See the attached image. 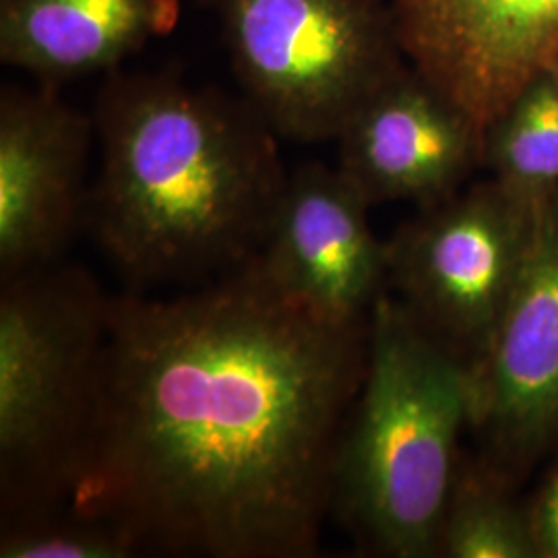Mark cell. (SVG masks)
<instances>
[{
  "instance_id": "15",
  "label": "cell",
  "mask_w": 558,
  "mask_h": 558,
  "mask_svg": "<svg viewBox=\"0 0 558 558\" xmlns=\"http://www.w3.org/2000/svg\"><path fill=\"white\" fill-rule=\"evenodd\" d=\"M141 555L137 542L112 521L75 505L2 523V558H129Z\"/></svg>"
},
{
  "instance_id": "7",
  "label": "cell",
  "mask_w": 558,
  "mask_h": 558,
  "mask_svg": "<svg viewBox=\"0 0 558 558\" xmlns=\"http://www.w3.org/2000/svg\"><path fill=\"white\" fill-rule=\"evenodd\" d=\"M405 60L478 124L558 54V0H385Z\"/></svg>"
},
{
  "instance_id": "12",
  "label": "cell",
  "mask_w": 558,
  "mask_h": 558,
  "mask_svg": "<svg viewBox=\"0 0 558 558\" xmlns=\"http://www.w3.org/2000/svg\"><path fill=\"white\" fill-rule=\"evenodd\" d=\"M179 23V0H0V59L48 85L114 71Z\"/></svg>"
},
{
  "instance_id": "17",
  "label": "cell",
  "mask_w": 558,
  "mask_h": 558,
  "mask_svg": "<svg viewBox=\"0 0 558 558\" xmlns=\"http://www.w3.org/2000/svg\"><path fill=\"white\" fill-rule=\"evenodd\" d=\"M550 75H553V80L557 81L558 85V54L557 59H555V62H553V66H550V71H548Z\"/></svg>"
},
{
  "instance_id": "2",
  "label": "cell",
  "mask_w": 558,
  "mask_h": 558,
  "mask_svg": "<svg viewBox=\"0 0 558 558\" xmlns=\"http://www.w3.org/2000/svg\"><path fill=\"white\" fill-rule=\"evenodd\" d=\"M94 122L101 163L85 221L124 278H220L259 253L288 172L251 101L168 73H117Z\"/></svg>"
},
{
  "instance_id": "4",
  "label": "cell",
  "mask_w": 558,
  "mask_h": 558,
  "mask_svg": "<svg viewBox=\"0 0 558 558\" xmlns=\"http://www.w3.org/2000/svg\"><path fill=\"white\" fill-rule=\"evenodd\" d=\"M108 302L96 279L73 265L2 281V523L73 499L98 401Z\"/></svg>"
},
{
  "instance_id": "6",
  "label": "cell",
  "mask_w": 558,
  "mask_h": 558,
  "mask_svg": "<svg viewBox=\"0 0 558 558\" xmlns=\"http://www.w3.org/2000/svg\"><path fill=\"white\" fill-rule=\"evenodd\" d=\"M542 211L493 179L420 207L387 242L396 299L468 366L484 354L518 292Z\"/></svg>"
},
{
  "instance_id": "11",
  "label": "cell",
  "mask_w": 558,
  "mask_h": 558,
  "mask_svg": "<svg viewBox=\"0 0 558 558\" xmlns=\"http://www.w3.org/2000/svg\"><path fill=\"white\" fill-rule=\"evenodd\" d=\"M338 141V168L371 207H430L484 166L478 124L410 62L360 106Z\"/></svg>"
},
{
  "instance_id": "3",
  "label": "cell",
  "mask_w": 558,
  "mask_h": 558,
  "mask_svg": "<svg viewBox=\"0 0 558 558\" xmlns=\"http://www.w3.org/2000/svg\"><path fill=\"white\" fill-rule=\"evenodd\" d=\"M470 416V366L383 292L368 315L366 368L339 440L331 513L373 553L439 557Z\"/></svg>"
},
{
  "instance_id": "16",
  "label": "cell",
  "mask_w": 558,
  "mask_h": 558,
  "mask_svg": "<svg viewBox=\"0 0 558 558\" xmlns=\"http://www.w3.org/2000/svg\"><path fill=\"white\" fill-rule=\"evenodd\" d=\"M525 507L538 558H558V461Z\"/></svg>"
},
{
  "instance_id": "14",
  "label": "cell",
  "mask_w": 558,
  "mask_h": 558,
  "mask_svg": "<svg viewBox=\"0 0 558 558\" xmlns=\"http://www.w3.org/2000/svg\"><path fill=\"white\" fill-rule=\"evenodd\" d=\"M439 557L538 558L527 507L488 459H459L440 525Z\"/></svg>"
},
{
  "instance_id": "1",
  "label": "cell",
  "mask_w": 558,
  "mask_h": 558,
  "mask_svg": "<svg viewBox=\"0 0 558 558\" xmlns=\"http://www.w3.org/2000/svg\"><path fill=\"white\" fill-rule=\"evenodd\" d=\"M366 343L368 319H323L259 255L174 299L110 296L71 505L141 555L315 557Z\"/></svg>"
},
{
  "instance_id": "5",
  "label": "cell",
  "mask_w": 558,
  "mask_h": 558,
  "mask_svg": "<svg viewBox=\"0 0 558 558\" xmlns=\"http://www.w3.org/2000/svg\"><path fill=\"white\" fill-rule=\"evenodd\" d=\"M240 85L278 137L339 133L403 62L385 0H209Z\"/></svg>"
},
{
  "instance_id": "8",
  "label": "cell",
  "mask_w": 558,
  "mask_h": 558,
  "mask_svg": "<svg viewBox=\"0 0 558 558\" xmlns=\"http://www.w3.org/2000/svg\"><path fill=\"white\" fill-rule=\"evenodd\" d=\"M472 416L500 472L521 474L558 442V197L488 348L470 366Z\"/></svg>"
},
{
  "instance_id": "9",
  "label": "cell",
  "mask_w": 558,
  "mask_h": 558,
  "mask_svg": "<svg viewBox=\"0 0 558 558\" xmlns=\"http://www.w3.org/2000/svg\"><path fill=\"white\" fill-rule=\"evenodd\" d=\"M94 120L71 108L57 85L0 96V278L59 263L87 197L85 166Z\"/></svg>"
},
{
  "instance_id": "13",
  "label": "cell",
  "mask_w": 558,
  "mask_h": 558,
  "mask_svg": "<svg viewBox=\"0 0 558 558\" xmlns=\"http://www.w3.org/2000/svg\"><path fill=\"white\" fill-rule=\"evenodd\" d=\"M484 166L519 201L542 211L558 197V85L532 81L484 131Z\"/></svg>"
},
{
  "instance_id": "10",
  "label": "cell",
  "mask_w": 558,
  "mask_h": 558,
  "mask_svg": "<svg viewBox=\"0 0 558 558\" xmlns=\"http://www.w3.org/2000/svg\"><path fill=\"white\" fill-rule=\"evenodd\" d=\"M371 203L339 168L304 163L288 174L259 260L281 292L341 325L368 319L389 286L387 242Z\"/></svg>"
}]
</instances>
